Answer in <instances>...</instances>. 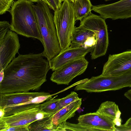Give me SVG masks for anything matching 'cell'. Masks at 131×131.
Instances as JSON below:
<instances>
[{
	"label": "cell",
	"mask_w": 131,
	"mask_h": 131,
	"mask_svg": "<svg viewBox=\"0 0 131 131\" xmlns=\"http://www.w3.org/2000/svg\"><path fill=\"white\" fill-rule=\"evenodd\" d=\"M70 0L72 3L76 21H81L92 13V5L90 0Z\"/></svg>",
	"instance_id": "obj_16"
},
{
	"label": "cell",
	"mask_w": 131,
	"mask_h": 131,
	"mask_svg": "<svg viewBox=\"0 0 131 131\" xmlns=\"http://www.w3.org/2000/svg\"><path fill=\"white\" fill-rule=\"evenodd\" d=\"M34 4L29 0H17L14 2L10 12V30L26 37L37 39L42 43Z\"/></svg>",
	"instance_id": "obj_3"
},
{
	"label": "cell",
	"mask_w": 131,
	"mask_h": 131,
	"mask_svg": "<svg viewBox=\"0 0 131 131\" xmlns=\"http://www.w3.org/2000/svg\"><path fill=\"white\" fill-rule=\"evenodd\" d=\"M78 120L81 125L99 131H115L113 120L96 112L80 115Z\"/></svg>",
	"instance_id": "obj_13"
},
{
	"label": "cell",
	"mask_w": 131,
	"mask_h": 131,
	"mask_svg": "<svg viewBox=\"0 0 131 131\" xmlns=\"http://www.w3.org/2000/svg\"><path fill=\"white\" fill-rule=\"evenodd\" d=\"M96 41L94 33L79 26L75 27L71 38V48L94 47Z\"/></svg>",
	"instance_id": "obj_14"
},
{
	"label": "cell",
	"mask_w": 131,
	"mask_h": 131,
	"mask_svg": "<svg viewBox=\"0 0 131 131\" xmlns=\"http://www.w3.org/2000/svg\"><path fill=\"white\" fill-rule=\"evenodd\" d=\"M32 2H37L39 1H42L45 2L44 0H29Z\"/></svg>",
	"instance_id": "obj_33"
},
{
	"label": "cell",
	"mask_w": 131,
	"mask_h": 131,
	"mask_svg": "<svg viewBox=\"0 0 131 131\" xmlns=\"http://www.w3.org/2000/svg\"><path fill=\"white\" fill-rule=\"evenodd\" d=\"M20 47L18 34L11 30L0 43V71L4 70L15 58Z\"/></svg>",
	"instance_id": "obj_11"
},
{
	"label": "cell",
	"mask_w": 131,
	"mask_h": 131,
	"mask_svg": "<svg viewBox=\"0 0 131 131\" xmlns=\"http://www.w3.org/2000/svg\"><path fill=\"white\" fill-rule=\"evenodd\" d=\"M121 114V112L119 110L117 111L116 113L115 118H120Z\"/></svg>",
	"instance_id": "obj_32"
},
{
	"label": "cell",
	"mask_w": 131,
	"mask_h": 131,
	"mask_svg": "<svg viewBox=\"0 0 131 131\" xmlns=\"http://www.w3.org/2000/svg\"><path fill=\"white\" fill-rule=\"evenodd\" d=\"M44 1L49 7L54 11L59 8L63 1L62 0H44Z\"/></svg>",
	"instance_id": "obj_25"
},
{
	"label": "cell",
	"mask_w": 131,
	"mask_h": 131,
	"mask_svg": "<svg viewBox=\"0 0 131 131\" xmlns=\"http://www.w3.org/2000/svg\"><path fill=\"white\" fill-rule=\"evenodd\" d=\"M124 95L131 101V89L126 92L124 93Z\"/></svg>",
	"instance_id": "obj_29"
},
{
	"label": "cell",
	"mask_w": 131,
	"mask_h": 131,
	"mask_svg": "<svg viewBox=\"0 0 131 131\" xmlns=\"http://www.w3.org/2000/svg\"><path fill=\"white\" fill-rule=\"evenodd\" d=\"M33 7L44 47L42 52L49 62L61 51L53 16L49 6L42 1L34 4Z\"/></svg>",
	"instance_id": "obj_2"
},
{
	"label": "cell",
	"mask_w": 131,
	"mask_h": 131,
	"mask_svg": "<svg viewBox=\"0 0 131 131\" xmlns=\"http://www.w3.org/2000/svg\"><path fill=\"white\" fill-rule=\"evenodd\" d=\"M94 47H69L60 51L58 54L51 60L49 62L50 69L54 71L71 61L85 57L89 52H92Z\"/></svg>",
	"instance_id": "obj_12"
},
{
	"label": "cell",
	"mask_w": 131,
	"mask_h": 131,
	"mask_svg": "<svg viewBox=\"0 0 131 131\" xmlns=\"http://www.w3.org/2000/svg\"><path fill=\"white\" fill-rule=\"evenodd\" d=\"M53 115L45 117L30 123L28 126L29 131H56L52 121Z\"/></svg>",
	"instance_id": "obj_17"
},
{
	"label": "cell",
	"mask_w": 131,
	"mask_h": 131,
	"mask_svg": "<svg viewBox=\"0 0 131 131\" xmlns=\"http://www.w3.org/2000/svg\"><path fill=\"white\" fill-rule=\"evenodd\" d=\"M42 52L19 54L4 70L0 93L28 92L38 89L47 81L49 62Z\"/></svg>",
	"instance_id": "obj_1"
},
{
	"label": "cell",
	"mask_w": 131,
	"mask_h": 131,
	"mask_svg": "<svg viewBox=\"0 0 131 131\" xmlns=\"http://www.w3.org/2000/svg\"><path fill=\"white\" fill-rule=\"evenodd\" d=\"M48 92H24L0 93V108H5L29 104H39V96L50 94Z\"/></svg>",
	"instance_id": "obj_10"
},
{
	"label": "cell",
	"mask_w": 131,
	"mask_h": 131,
	"mask_svg": "<svg viewBox=\"0 0 131 131\" xmlns=\"http://www.w3.org/2000/svg\"><path fill=\"white\" fill-rule=\"evenodd\" d=\"M39 105L0 118V131H6L11 127L30 124L52 115L41 111L39 108Z\"/></svg>",
	"instance_id": "obj_7"
},
{
	"label": "cell",
	"mask_w": 131,
	"mask_h": 131,
	"mask_svg": "<svg viewBox=\"0 0 131 131\" xmlns=\"http://www.w3.org/2000/svg\"><path fill=\"white\" fill-rule=\"evenodd\" d=\"M54 11L53 16L61 51L70 47L76 21L72 1L65 0Z\"/></svg>",
	"instance_id": "obj_4"
},
{
	"label": "cell",
	"mask_w": 131,
	"mask_h": 131,
	"mask_svg": "<svg viewBox=\"0 0 131 131\" xmlns=\"http://www.w3.org/2000/svg\"><path fill=\"white\" fill-rule=\"evenodd\" d=\"M5 114V109L0 108V118L3 117Z\"/></svg>",
	"instance_id": "obj_31"
},
{
	"label": "cell",
	"mask_w": 131,
	"mask_h": 131,
	"mask_svg": "<svg viewBox=\"0 0 131 131\" xmlns=\"http://www.w3.org/2000/svg\"><path fill=\"white\" fill-rule=\"evenodd\" d=\"M81 104L82 99L80 98L62 108L53 115L52 121L55 128L68 119L73 117L76 112L80 108Z\"/></svg>",
	"instance_id": "obj_15"
},
{
	"label": "cell",
	"mask_w": 131,
	"mask_h": 131,
	"mask_svg": "<svg viewBox=\"0 0 131 131\" xmlns=\"http://www.w3.org/2000/svg\"><path fill=\"white\" fill-rule=\"evenodd\" d=\"M56 131H99L94 128L82 126L79 123L72 124L64 122L55 127Z\"/></svg>",
	"instance_id": "obj_20"
},
{
	"label": "cell",
	"mask_w": 131,
	"mask_h": 131,
	"mask_svg": "<svg viewBox=\"0 0 131 131\" xmlns=\"http://www.w3.org/2000/svg\"><path fill=\"white\" fill-rule=\"evenodd\" d=\"M124 125L125 126L131 128V117L129 118Z\"/></svg>",
	"instance_id": "obj_30"
},
{
	"label": "cell",
	"mask_w": 131,
	"mask_h": 131,
	"mask_svg": "<svg viewBox=\"0 0 131 131\" xmlns=\"http://www.w3.org/2000/svg\"><path fill=\"white\" fill-rule=\"evenodd\" d=\"M109 0H105V1H109Z\"/></svg>",
	"instance_id": "obj_34"
},
{
	"label": "cell",
	"mask_w": 131,
	"mask_h": 131,
	"mask_svg": "<svg viewBox=\"0 0 131 131\" xmlns=\"http://www.w3.org/2000/svg\"><path fill=\"white\" fill-rule=\"evenodd\" d=\"M121 119L120 118H115L113 120V122L114 123L115 126H120L121 125Z\"/></svg>",
	"instance_id": "obj_28"
},
{
	"label": "cell",
	"mask_w": 131,
	"mask_h": 131,
	"mask_svg": "<svg viewBox=\"0 0 131 131\" xmlns=\"http://www.w3.org/2000/svg\"><path fill=\"white\" fill-rule=\"evenodd\" d=\"M80 26L93 31L96 41L95 47L91 52V59H95L105 55L108 43L107 25L105 19L91 13L80 21Z\"/></svg>",
	"instance_id": "obj_5"
},
{
	"label": "cell",
	"mask_w": 131,
	"mask_h": 131,
	"mask_svg": "<svg viewBox=\"0 0 131 131\" xmlns=\"http://www.w3.org/2000/svg\"><path fill=\"white\" fill-rule=\"evenodd\" d=\"M60 99L51 98L41 104L39 108L40 111L54 115L59 110V103Z\"/></svg>",
	"instance_id": "obj_19"
},
{
	"label": "cell",
	"mask_w": 131,
	"mask_h": 131,
	"mask_svg": "<svg viewBox=\"0 0 131 131\" xmlns=\"http://www.w3.org/2000/svg\"><path fill=\"white\" fill-rule=\"evenodd\" d=\"M79 98L77 93L74 91L65 97L60 99L59 103V110L73 102L79 99Z\"/></svg>",
	"instance_id": "obj_22"
},
{
	"label": "cell",
	"mask_w": 131,
	"mask_h": 131,
	"mask_svg": "<svg viewBox=\"0 0 131 131\" xmlns=\"http://www.w3.org/2000/svg\"><path fill=\"white\" fill-rule=\"evenodd\" d=\"M131 71V50L121 53L110 54L104 64L101 75H119Z\"/></svg>",
	"instance_id": "obj_9"
},
{
	"label": "cell",
	"mask_w": 131,
	"mask_h": 131,
	"mask_svg": "<svg viewBox=\"0 0 131 131\" xmlns=\"http://www.w3.org/2000/svg\"><path fill=\"white\" fill-rule=\"evenodd\" d=\"M88 63L85 57L71 61L54 71L50 79L58 84L68 85L74 78L85 71Z\"/></svg>",
	"instance_id": "obj_6"
},
{
	"label": "cell",
	"mask_w": 131,
	"mask_h": 131,
	"mask_svg": "<svg viewBox=\"0 0 131 131\" xmlns=\"http://www.w3.org/2000/svg\"><path fill=\"white\" fill-rule=\"evenodd\" d=\"M93 10L104 19L115 20L131 17V0H121L109 4L92 6Z\"/></svg>",
	"instance_id": "obj_8"
},
{
	"label": "cell",
	"mask_w": 131,
	"mask_h": 131,
	"mask_svg": "<svg viewBox=\"0 0 131 131\" xmlns=\"http://www.w3.org/2000/svg\"><path fill=\"white\" fill-rule=\"evenodd\" d=\"M10 30V25L9 22L1 21L0 22V43L3 40L8 31Z\"/></svg>",
	"instance_id": "obj_24"
},
{
	"label": "cell",
	"mask_w": 131,
	"mask_h": 131,
	"mask_svg": "<svg viewBox=\"0 0 131 131\" xmlns=\"http://www.w3.org/2000/svg\"><path fill=\"white\" fill-rule=\"evenodd\" d=\"M65 0H62V1H64Z\"/></svg>",
	"instance_id": "obj_35"
},
{
	"label": "cell",
	"mask_w": 131,
	"mask_h": 131,
	"mask_svg": "<svg viewBox=\"0 0 131 131\" xmlns=\"http://www.w3.org/2000/svg\"><path fill=\"white\" fill-rule=\"evenodd\" d=\"M115 131H131V128L125 126L124 124L120 126H115Z\"/></svg>",
	"instance_id": "obj_27"
},
{
	"label": "cell",
	"mask_w": 131,
	"mask_h": 131,
	"mask_svg": "<svg viewBox=\"0 0 131 131\" xmlns=\"http://www.w3.org/2000/svg\"><path fill=\"white\" fill-rule=\"evenodd\" d=\"M14 2L13 0H0V14L10 12Z\"/></svg>",
	"instance_id": "obj_23"
},
{
	"label": "cell",
	"mask_w": 131,
	"mask_h": 131,
	"mask_svg": "<svg viewBox=\"0 0 131 131\" xmlns=\"http://www.w3.org/2000/svg\"><path fill=\"white\" fill-rule=\"evenodd\" d=\"M30 124L11 127L7 129L6 131H29L28 126Z\"/></svg>",
	"instance_id": "obj_26"
},
{
	"label": "cell",
	"mask_w": 131,
	"mask_h": 131,
	"mask_svg": "<svg viewBox=\"0 0 131 131\" xmlns=\"http://www.w3.org/2000/svg\"><path fill=\"white\" fill-rule=\"evenodd\" d=\"M119 110L118 105L115 102L107 101L102 103L96 112L113 120Z\"/></svg>",
	"instance_id": "obj_18"
},
{
	"label": "cell",
	"mask_w": 131,
	"mask_h": 131,
	"mask_svg": "<svg viewBox=\"0 0 131 131\" xmlns=\"http://www.w3.org/2000/svg\"><path fill=\"white\" fill-rule=\"evenodd\" d=\"M40 104H29L15 106L5 108L4 117L13 115L15 113L38 106Z\"/></svg>",
	"instance_id": "obj_21"
}]
</instances>
